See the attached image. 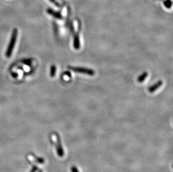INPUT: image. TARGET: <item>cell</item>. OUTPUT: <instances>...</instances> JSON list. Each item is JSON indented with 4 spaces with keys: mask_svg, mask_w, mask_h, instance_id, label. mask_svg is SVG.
I'll return each mask as SVG.
<instances>
[{
    "mask_svg": "<svg viewBox=\"0 0 173 172\" xmlns=\"http://www.w3.org/2000/svg\"><path fill=\"white\" fill-rule=\"evenodd\" d=\"M71 171H72V172H79L78 169H77V168L76 166H73V167H72Z\"/></svg>",
    "mask_w": 173,
    "mask_h": 172,
    "instance_id": "cell-12",
    "label": "cell"
},
{
    "mask_svg": "<svg viewBox=\"0 0 173 172\" xmlns=\"http://www.w3.org/2000/svg\"><path fill=\"white\" fill-rule=\"evenodd\" d=\"M164 5L167 8H170L172 6V2L170 0H166L164 2Z\"/></svg>",
    "mask_w": 173,
    "mask_h": 172,
    "instance_id": "cell-9",
    "label": "cell"
},
{
    "mask_svg": "<svg viewBox=\"0 0 173 172\" xmlns=\"http://www.w3.org/2000/svg\"><path fill=\"white\" fill-rule=\"evenodd\" d=\"M55 137L56 138V149L57 150L58 155L59 157H63L64 155V151L62 149V146L61 143V141L59 140V137L58 136V135H55Z\"/></svg>",
    "mask_w": 173,
    "mask_h": 172,
    "instance_id": "cell-3",
    "label": "cell"
},
{
    "mask_svg": "<svg viewBox=\"0 0 173 172\" xmlns=\"http://www.w3.org/2000/svg\"><path fill=\"white\" fill-rule=\"evenodd\" d=\"M56 67L54 65H51V69H50V76L52 77H54L56 75Z\"/></svg>",
    "mask_w": 173,
    "mask_h": 172,
    "instance_id": "cell-8",
    "label": "cell"
},
{
    "mask_svg": "<svg viewBox=\"0 0 173 172\" xmlns=\"http://www.w3.org/2000/svg\"><path fill=\"white\" fill-rule=\"evenodd\" d=\"M147 76H148V74H147V72H144L142 74H141V75L138 77V79H137V80H138V82H140V83H142V82H143L144 81V79L147 78Z\"/></svg>",
    "mask_w": 173,
    "mask_h": 172,
    "instance_id": "cell-7",
    "label": "cell"
},
{
    "mask_svg": "<svg viewBox=\"0 0 173 172\" xmlns=\"http://www.w3.org/2000/svg\"></svg>",
    "mask_w": 173,
    "mask_h": 172,
    "instance_id": "cell-15",
    "label": "cell"
},
{
    "mask_svg": "<svg viewBox=\"0 0 173 172\" xmlns=\"http://www.w3.org/2000/svg\"><path fill=\"white\" fill-rule=\"evenodd\" d=\"M52 3H53L55 6H57V7H60V5L59 3L56 0H50Z\"/></svg>",
    "mask_w": 173,
    "mask_h": 172,
    "instance_id": "cell-11",
    "label": "cell"
},
{
    "mask_svg": "<svg viewBox=\"0 0 173 172\" xmlns=\"http://www.w3.org/2000/svg\"><path fill=\"white\" fill-rule=\"evenodd\" d=\"M47 12L48 14H49L50 15H52V16H53L54 17H55V18H56L57 19H59V20L62 19V16L61 14V13L54 11L52 8H48L47 10Z\"/></svg>",
    "mask_w": 173,
    "mask_h": 172,
    "instance_id": "cell-4",
    "label": "cell"
},
{
    "mask_svg": "<svg viewBox=\"0 0 173 172\" xmlns=\"http://www.w3.org/2000/svg\"><path fill=\"white\" fill-rule=\"evenodd\" d=\"M162 85H163V82L161 80H159L157 83H156L155 84H154L153 85H152L151 87H149V92H150V93L154 92L159 88H160L161 86H162Z\"/></svg>",
    "mask_w": 173,
    "mask_h": 172,
    "instance_id": "cell-5",
    "label": "cell"
},
{
    "mask_svg": "<svg viewBox=\"0 0 173 172\" xmlns=\"http://www.w3.org/2000/svg\"><path fill=\"white\" fill-rule=\"evenodd\" d=\"M36 170H37L36 167H34V168H33V169L31 170V171L30 172H36Z\"/></svg>",
    "mask_w": 173,
    "mask_h": 172,
    "instance_id": "cell-13",
    "label": "cell"
},
{
    "mask_svg": "<svg viewBox=\"0 0 173 172\" xmlns=\"http://www.w3.org/2000/svg\"><path fill=\"white\" fill-rule=\"evenodd\" d=\"M17 35H18V31L16 29H14L13 31L10 40V43L8 44V46L7 47V50L6 51L5 55L7 58H10L13 52V50L14 49L15 45L16 42L17 38Z\"/></svg>",
    "mask_w": 173,
    "mask_h": 172,
    "instance_id": "cell-1",
    "label": "cell"
},
{
    "mask_svg": "<svg viewBox=\"0 0 173 172\" xmlns=\"http://www.w3.org/2000/svg\"><path fill=\"white\" fill-rule=\"evenodd\" d=\"M68 68L74 72L85 74L89 76H94L95 74L94 70L89 69V68H82V67H68Z\"/></svg>",
    "mask_w": 173,
    "mask_h": 172,
    "instance_id": "cell-2",
    "label": "cell"
},
{
    "mask_svg": "<svg viewBox=\"0 0 173 172\" xmlns=\"http://www.w3.org/2000/svg\"><path fill=\"white\" fill-rule=\"evenodd\" d=\"M12 74H13V76H14V78L17 77V74L16 73H13Z\"/></svg>",
    "mask_w": 173,
    "mask_h": 172,
    "instance_id": "cell-14",
    "label": "cell"
},
{
    "mask_svg": "<svg viewBox=\"0 0 173 172\" xmlns=\"http://www.w3.org/2000/svg\"><path fill=\"white\" fill-rule=\"evenodd\" d=\"M73 47L76 49H79L80 47V43L79 36L77 34H76L73 39Z\"/></svg>",
    "mask_w": 173,
    "mask_h": 172,
    "instance_id": "cell-6",
    "label": "cell"
},
{
    "mask_svg": "<svg viewBox=\"0 0 173 172\" xmlns=\"http://www.w3.org/2000/svg\"><path fill=\"white\" fill-rule=\"evenodd\" d=\"M23 63L25 64L28 65H30L31 63V62L30 59H25L24 60H23Z\"/></svg>",
    "mask_w": 173,
    "mask_h": 172,
    "instance_id": "cell-10",
    "label": "cell"
}]
</instances>
